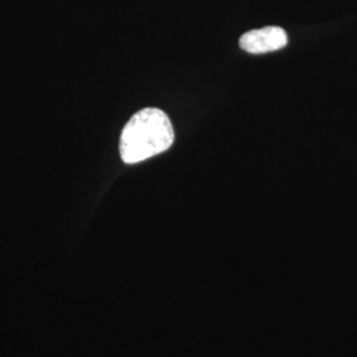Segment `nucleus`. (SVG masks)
Returning a JSON list of instances; mask_svg holds the SVG:
<instances>
[{"instance_id": "f257e3e1", "label": "nucleus", "mask_w": 357, "mask_h": 357, "mask_svg": "<svg viewBox=\"0 0 357 357\" xmlns=\"http://www.w3.org/2000/svg\"><path fill=\"white\" fill-rule=\"evenodd\" d=\"M175 139V132L165 112L147 107L132 115L122 131L119 142L121 158L135 165L167 151Z\"/></svg>"}, {"instance_id": "f03ea898", "label": "nucleus", "mask_w": 357, "mask_h": 357, "mask_svg": "<svg viewBox=\"0 0 357 357\" xmlns=\"http://www.w3.org/2000/svg\"><path fill=\"white\" fill-rule=\"evenodd\" d=\"M287 33L281 26H265L249 31L240 38L241 50L253 54L280 51L287 45Z\"/></svg>"}]
</instances>
